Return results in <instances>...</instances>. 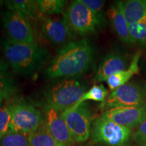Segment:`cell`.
I'll list each match as a JSON object with an SVG mask.
<instances>
[{
  "instance_id": "obj_16",
  "label": "cell",
  "mask_w": 146,
  "mask_h": 146,
  "mask_svg": "<svg viewBox=\"0 0 146 146\" xmlns=\"http://www.w3.org/2000/svg\"><path fill=\"white\" fill-rule=\"evenodd\" d=\"M141 52L137 51L133 55L130 64L126 70L116 73L108 78L106 83L110 90L114 91L118 87L125 85L133 77V75L137 74L139 71V62L141 58Z\"/></svg>"
},
{
  "instance_id": "obj_9",
  "label": "cell",
  "mask_w": 146,
  "mask_h": 146,
  "mask_svg": "<svg viewBox=\"0 0 146 146\" xmlns=\"http://www.w3.org/2000/svg\"><path fill=\"white\" fill-rule=\"evenodd\" d=\"M1 21L10 39L17 43H36L30 22L25 16L8 10L2 14Z\"/></svg>"
},
{
  "instance_id": "obj_12",
  "label": "cell",
  "mask_w": 146,
  "mask_h": 146,
  "mask_svg": "<svg viewBox=\"0 0 146 146\" xmlns=\"http://www.w3.org/2000/svg\"><path fill=\"white\" fill-rule=\"evenodd\" d=\"M43 36L54 44H62L72 37V31L65 16L54 19L41 14L39 18Z\"/></svg>"
},
{
  "instance_id": "obj_8",
  "label": "cell",
  "mask_w": 146,
  "mask_h": 146,
  "mask_svg": "<svg viewBox=\"0 0 146 146\" xmlns=\"http://www.w3.org/2000/svg\"><path fill=\"white\" fill-rule=\"evenodd\" d=\"M64 16L71 31L80 35H86L101 28L99 22L91 11L81 0L72 1L67 8Z\"/></svg>"
},
{
  "instance_id": "obj_7",
  "label": "cell",
  "mask_w": 146,
  "mask_h": 146,
  "mask_svg": "<svg viewBox=\"0 0 146 146\" xmlns=\"http://www.w3.org/2000/svg\"><path fill=\"white\" fill-rule=\"evenodd\" d=\"M62 116L75 142L88 139L91 134V114L85 102L66 109L62 112Z\"/></svg>"
},
{
  "instance_id": "obj_28",
  "label": "cell",
  "mask_w": 146,
  "mask_h": 146,
  "mask_svg": "<svg viewBox=\"0 0 146 146\" xmlns=\"http://www.w3.org/2000/svg\"><path fill=\"white\" fill-rule=\"evenodd\" d=\"M98 146H108V145H104V144H98Z\"/></svg>"
},
{
  "instance_id": "obj_17",
  "label": "cell",
  "mask_w": 146,
  "mask_h": 146,
  "mask_svg": "<svg viewBox=\"0 0 146 146\" xmlns=\"http://www.w3.org/2000/svg\"><path fill=\"white\" fill-rule=\"evenodd\" d=\"M5 5L10 11H15L27 19L29 18H38L41 16L36 1L33 0H10L5 1Z\"/></svg>"
},
{
  "instance_id": "obj_1",
  "label": "cell",
  "mask_w": 146,
  "mask_h": 146,
  "mask_svg": "<svg viewBox=\"0 0 146 146\" xmlns=\"http://www.w3.org/2000/svg\"><path fill=\"white\" fill-rule=\"evenodd\" d=\"M94 50L88 39L66 43L58 51L46 70L50 78L73 77L88 70L92 63Z\"/></svg>"
},
{
  "instance_id": "obj_15",
  "label": "cell",
  "mask_w": 146,
  "mask_h": 146,
  "mask_svg": "<svg viewBox=\"0 0 146 146\" xmlns=\"http://www.w3.org/2000/svg\"><path fill=\"white\" fill-rule=\"evenodd\" d=\"M107 15L113 30L120 41L129 46H133L134 45L131 41L129 32V25L117 6L116 5L110 6L107 11Z\"/></svg>"
},
{
  "instance_id": "obj_10",
  "label": "cell",
  "mask_w": 146,
  "mask_h": 146,
  "mask_svg": "<svg viewBox=\"0 0 146 146\" xmlns=\"http://www.w3.org/2000/svg\"><path fill=\"white\" fill-rule=\"evenodd\" d=\"M43 122L47 130L60 146H71L75 141L62 116V112L45 106Z\"/></svg>"
},
{
  "instance_id": "obj_24",
  "label": "cell",
  "mask_w": 146,
  "mask_h": 146,
  "mask_svg": "<svg viewBox=\"0 0 146 146\" xmlns=\"http://www.w3.org/2000/svg\"><path fill=\"white\" fill-rule=\"evenodd\" d=\"M81 1L94 13L101 27L103 26L104 24L103 10L105 1L102 0H81Z\"/></svg>"
},
{
  "instance_id": "obj_23",
  "label": "cell",
  "mask_w": 146,
  "mask_h": 146,
  "mask_svg": "<svg viewBox=\"0 0 146 146\" xmlns=\"http://www.w3.org/2000/svg\"><path fill=\"white\" fill-rule=\"evenodd\" d=\"M12 104L6 102L0 108V139L10 131V125L12 118Z\"/></svg>"
},
{
  "instance_id": "obj_30",
  "label": "cell",
  "mask_w": 146,
  "mask_h": 146,
  "mask_svg": "<svg viewBox=\"0 0 146 146\" xmlns=\"http://www.w3.org/2000/svg\"><path fill=\"white\" fill-rule=\"evenodd\" d=\"M137 146H146V145H137Z\"/></svg>"
},
{
  "instance_id": "obj_14",
  "label": "cell",
  "mask_w": 146,
  "mask_h": 146,
  "mask_svg": "<svg viewBox=\"0 0 146 146\" xmlns=\"http://www.w3.org/2000/svg\"><path fill=\"white\" fill-rule=\"evenodd\" d=\"M128 25L139 23L146 18V0H128L116 3Z\"/></svg>"
},
{
  "instance_id": "obj_27",
  "label": "cell",
  "mask_w": 146,
  "mask_h": 146,
  "mask_svg": "<svg viewBox=\"0 0 146 146\" xmlns=\"http://www.w3.org/2000/svg\"><path fill=\"white\" fill-rule=\"evenodd\" d=\"M11 92L12 91L0 87V108L3 105L4 100L8 99V97L10 96Z\"/></svg>"
},
{
  "instance_id": "obj_6",
  "label": "cell",
  "mask_w": 146,
  "mask_h": 146,
  "mask_svg": "<svg viewBox=\"0 0 146 146\" xmlns=\"http://www.w3.org/2000/svg\"><path fill=\"white\" fill-rule=\"evenodd\" d=\"M12 104L10 131L29 134L36 130L43 122L40 111L28 102L16 101Z\"/></svg>"
},
{
  "instance_id": "obj_19",
  "label": "cell",
  "mask_w": 146,
  "mask_h": 146,
  "mask_svg": "<svg viewBox=\"0 0 146 146\" xmlns=\"http://www.w3.org/2000/svg\"><path fill=\"white\" fill-rule=\"evenodd\" d=\"M108 96V91L104 85L102 84L94 85L89 91H86L83 94V96L75 105L80 104L88 100L104 103L106 100Z\"/></svg>"
},
{
  "instance_id": "obj_2",
  "label": "cell",
  "mask_w": 146,
  "mask_h": 146,
  "mask_svg": "<svg viewBox=\"0 0 146 146\" xmlns=\"http://www.w3.org/2000/svg\"><path fill=\"white\" fill-rule=\"evenodd\" d=\"M3 53L14 72L31 75L39 71L46 62L48 52L36 43H17L9 38L3 39Z\"/></svg>"
},
{
  "instance_id": "obj_25",
  "label": "cell",
  "mask_w": 146,
  "mask_h": 146,
  "mask_svg": "<svg viewBox=\"0 0 146 146\" xmlns=\"http://www.w3.org/2000/svg\"><path fill=\"white\" fill-rule=\"evenodd\" d=\"M0 87L12 91V80L9 76L8 64L0 59Z\"/></svg>"
},
{
  "instance_id": "obj_3",
  "label": "cell",
  "mask_w": 146,
  "mask_h": 146,
  "mask_svg": "<svg viewBox=\"0 0 146 146\" xmlns=\"http://www.w3.org/2000/svg\"><path fill=\"white\" fill-rule=\"evenodd\" d=\"M86 86L74 78H65L56 82L45 94L46 106L63 112L75 105L86 91Z\"/></svg>"
},
{
  "instance_id": "obj_20",
  "label": "cell",
  "mask_w": 146,
  "mask_h": 146,
  "mask_svg": "<svg viewBox=\"0 0 146 146\" xmlns=\"http://www.w3.org/2000/svg\"><path fill=\"white\" fill-rule=\"evenodd\" d=\"M129 32L133 45H146V18L139 23L129 25Z\"/></svg>"
},
{
  "instance_id": "obj_11",
  "label": "cell",
  "mask_w": 146,
  "mask_h": 146,
  "mask_svg": "<svg viewBox=\"0 0 146 146\" xmlns=\"http://www.w3.org/2000/svg\"><path fill=\"white\" fill-rule=\"evenodd\" d=\"M101 117L132 129L146 118V106L114 108L105 110Z\"/></svg>"
},
{
  "instance_id": "obj_13",
  "label": "cell",
  "mask_w": 146,
  "mask_h": 146,
  "mask_svg": "<svg viewBox=\"0 0 146 146\" xmlns=\"http://www.w3.org/2000/svg\"><path fill=\"white\" fill-rule=\"evenodd\" d=\"M127 56L119 52H112L102 59L97 70L95 81H106L110 76L126 70L128 65Z\"/></svg>"
},
{
  "instance_id": "obj_4",
  "label": "cell",
  "mask_w": 146,
  "mask_h": 146,
  "mask_svg": "<svg viewBox=\"0 0 146 146\" xmlns=\"http://www.w3.org/2000/svg\"><path fill=\"white\" fill-rule=\"evenodd\" d=\"M146 106V83L141 81H129L111 91L102 107L106 110L118 107Z\"/></svg>"
},
{
  "instance_id": "obj_22",
  "label": "cell",
  "mask_w": 146,
  "mask_h": 146,
  "mask_svg": "<svg viewBox=\"0 0 146 146\" xmlns=\"http://www.w3.org/2000/svg\"><path fill=\"white\" fill-rule=\"evenodd\" d=\"M40 12L43 14H61L68 1L66 0H37Z\"/></svg>"
},
{
  "instance_id": "obj_5",
  "label": "cell",
  "mask_w": 146,
  "mask_h": 146,
  "mask_svg": "<svg viewBox=\"0 0 146 146\" xmlns=\"http://www.w3.org/2000/svg\"><path fill=\"white\" fill-rule=\"evenodd\" d=\"M93 141L108 146H127L132 129L102 117L96 118L91 129Z\"/></svg>"
},
{
  "instance_id": "obj_18",
  "label": "cell",
  "mask_w": 146,
  "mask_h": 146,
  "mask_svg": "<svg viewBox=\"0 0 146 146\" xmlns=\"http://www.w3.org/2000/svg\"><path fill=\"white\" fill-rule=\"evenodd\" d=\"M31 146H60L47 130L44 122L33 132L29 134Z\"/></svg>"
},
{
  "instance_id": "obj_29",
  "label": "cell",
  "mask_w": 146,
  "mask_h": 146,
  "mask_svg": "<svg viewBox=\"0 0 146 146\" xmlns=\"http://www.w3.org/2000/svg\"><path fill=\"white\" fill-rule=\"evenodd\" d=\"M2 2H3V1H0V5H1V4H2Z\"/></svg>"
},
{
  "instance_id": "obj_21",
  "label": "cell",
  "mask_w": 146,
  "mask_h": 146,
  "mask_svg": "<svg viewBox=\"0 0 146 146\" xmlns=\"http://www.w3.org/2000/svg\"><path fill=\"white\" fill-rule=\"evenodd\" d=\"M0 146H31L29 134L9 131L0 139Z\"/></svg>"
},
{
  "instance_id": "obj_26",
  "label": "cell",
  "mask_w": 146,
  "mask_h": 146,
  "mask_svg": "<svg viewBox=\"0 0 146 146\" xmlns=\"http://www.w3.org/2000/svg\"><path fill=\"white\" fill-rule=\"evenodd\" d=\"M133 140L138 145H146V118L133 133Z\"/></svg>"
}]
</instances>
